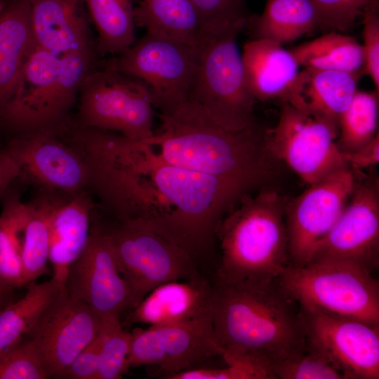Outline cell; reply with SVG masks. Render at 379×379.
Instances as JSON below:
<instances>
[{"label":"cell","instance_id":"obj_34","mask_svg":"<svg viewBox=\"0 0 379 379\" xmlns=\"http://www.w3.org/2000/svg\"><path fill=\"white\" fill-rule=\"evenodd\" d=\"M100 362L96 379H119L130 368L128 357L131 333L124 328L121 318L102 320L99 331Z\"/></svg>","mask_w":379,"mask_h":379},{"label":"cell","instance_id":"obj_27","mask_svg":"<svg viewBox=\"0 0 379 379\" xmlns=\"http://www.w3.org/2000/svg\"><path fill=\"white\" fill-rule=\"evenodd\" d=\"M98 33L99 57L120 55L136 41L133 0H84Z\"/></svg>","mask_w":379,"mask_h":379},{"label":"cell","instance_id":"obj_42","mask_svg":"<svg viewBox=\"0 0 379 379\" xmlns=\"http://www.w3.org/2000/svg\"><path fill=\"white\" fill-rule=\"evenodd\" d=\"M20 167L8 149L6 147L0 150V195L14 180L20 178Z\"/></svg>","mask_w":379,"mask_h":379},{"label":"cell","instance_id":"obj_6","mask_svg":"<svg viewBox=\"0 0 379 379\" xmlns=\"http://www.w3.org/2000/svg\"><path fill=\"white\" fill-rule=\"evenodd\" d=\"M277 282L301 309L379 325V281L356 263L321 260L288 265Z\"/></svg>","mask_w":379,"mask_h":379},{"label":"cell","instance_id":"obj_38","mask_svg":"<svg viewBox=\"0 0 379 379\" xmlns=\"http://www.w3.org/2000/svg\"><path fill=\"white\" fill-rule=\"evenodd\" d=\"M222 368L194 367L167 375L168 379H274L268 371L253 364L234 361Z\"/></svg>","mask_w":379,"mask_h":379},{"label":"cell","instance_id":"obj_12","mask_svg":"<svg viewBox=\"0 0 379 379\" xmlns=\"http://www.w3.org/2000/svg\"><path fill=\"white\" fill-rule=\"evenodd\" d=\"M354 172L344 167L309 185L286 206L289 265L307 263L318 244L333 227L356 184Z\"/></svg>","mask_w":379,"mask_h":379},{"label":"cell","instance_id":"obj_13","mask_svg":"<svg viewBox=\"0 0 379 379\" xmlns=\"http://www.w3.org/2000/svg\"><path fill=\"white\" fill-rule=\"evenodd\" d=\"M306 345L345 379L379 378V325L300 308Z\"/></svg>","mask_w":379,"mask_h":379},{"label":"cell","instance_id":"obj_15","mask_svg":"<svg viewBox=\"0 0 379 379\" xmlns=\"http://www.w3.org/2000/svg\"><path fill=\"white\" fill-rule=\"evenodd\" d=\"M65 287L102 320L121 318L133 309L130 288L121 274L107 231L91 226L87 245L70 266Z\"/></svg>","mask_w":379,"mask_h":379},{"label":"cell","instance_id":"obj_20","mask_svg":"<svg viewBox=\"0 0 379 379\" xmlns=\"http://www.w3.org/2000/svg\"><path fill=\"white\" fill-rule=\"evenodd\" d=\"M37 46L58 55L96 53L84 0H29ZM98 55V54H97Z\"/></svg>","mask_w":379,"mask_h":379},{"label":"cell","instance_id":"obj_9","mask_svg":"<svg viewBox=\"0 0 379 379\" xmlns=\"http://www.w3.org/2000/svg\"><path fill=\"white\" fill-rule=\"evenodd\" d=\"M107 232L121 274L130 288L133 309L162 284L201 277L195 259L142 220H120Z\"/></svg>","mask_w":379,"mask_h":379},{"label":"cell","instance_id":"obj_43","mask_svg":"<svg viewBox=\"0 0 379 379\" xmlns=\"http://www.w3.org/2000/svg\"><path fill=\"white\" fill-rule=\"evenodd\" d=\"M12 290L0 286V298H7L8 294Z\"/></svg>","mask_w":379,"mask_h":379},{"label":"cell","instance_id":"obj_24","mask_svg":"<svg viewBox=\"0 0 379 379\" xmlns=\"http://www.w3.org/2000/svg\"><path fill=\"white\" fill-rule=\"evenodd\" d=\"M361 75L305 68L299 74L298 88L306 111L338 131L340 117L355 95Z\"/></svg>","mask_w":379,"mask_h":379},{"label":"cell","instance_id":"obj_45","mask_svg":"<svg viewBox=\"0 0 379 379\" xmlns=\"http://www.w3.org/2000/svg\"><path fill=\"white\" fill-rule=\"evenodd\" d=\"M5 299L6 298H0V310L6 305L5 304Z\"/></svg>","mask_w":379,"mask_h":379},{"label":"cell","instance_id":"obj_46","mask_svg":"<svg viewBox=\"0 0 379 379\" xmlns=\"http://www.w3.org/2000/svg\"></svg>","mask_w":379,"mask_h":379},{"label":"cell","instance_id":"obj_16","mask_svg":"<svg viewBox=\"0 0 379 379\" xmlns=\"http://www.w3.org/2000/svg\"><path fill=\"white\" fill-rule=\"evenodd\" d=\"M102 319L64 286L26 335L48 378H59L74 357L98 334Z\"/></svg>","mask_w":379,"mask_h":379},{"label":"cell","instance_id":"obj_33","mask_svg":"<svg viewBox=\"0 0 379 379\" xmlns=\"http://www.w3.org/2000/svg\"><path fill=\"white\" fill-rule=\"evenodd\" d=\"M206 35L239 34L253 15L247 0H190Z\"/></svg>","mask_w":379,"mask_h":379},{"label":"cell","instance_id":"obj_30","mask_svg":"<svg viewBox=\"0 0 379 379\" xmlns=\"http://www.w3.org/2000/svg\"><path fill=\"white\" fill-rule=\"evenodd\" d=\"M53 201L26 204L22 230L21 260L26 284L48 272L50 241V214Z\"/></svg>","mask_w":379,"mask_h":379},{"label":"cell","instance_id":"obj_5","mask_svg":"<svg viewBox=\"0 0 379 379\" xmlns=\"http://www.w3.org/2000/svg\"><path fill=\"white\" fill-rule=\"evenodd\" d=\"M98 59L95 53L58 55L38 46L0 112V122L19 135L69 133L73 127L70 112L86 77L98 66Z\"/></svg>","mask_w":379,"mask_h":379},{"label":"cell","instance_id":"obj_28","mask_svg":"<svg viewBox=\"0 0 379 379\" xmlns=\"http://www.w3.org/2000/svg\"><path fill=\"white\" fill-rule=\"evenodd\" d=\"M300 66L313 69L363 74L362 45L347 34L331 32L290 50Z\"/></svg>","mask_w":379,"mask_h":379},{"label":"cell","instance_id":"obj_37","mask_svg":"<svg viewBox=\"0 0 379 379\" xmlns=\"http://www.w3.org/2000/svg\"><path fill=\"white\" fill-rule=\"evenodd\" d=\"M316 9L323 28L340 32L352 29L364 11L378 0H308Z\"/></svg>","mask_w":379,"mask_h":379},{"label":"cell","instance_id":"obj_19","mask_svg":"<svg viewBox=\"0 0 379 379\" xmlns=\"http://www.w3.org/2000/svg\"><path fill=\"white\" fill-rule=\"evenodd\" d=\"M241 57L246 82L255 100L275 99L306 111L298 88L300 65L290 50L253 39L244 44Z\"/></svg>","mask_w":379,"mask_h":379},{"label":"cell","instance_id":"obj_25","mask_svg":"<svg viewBox=\"0 0 379 379\" xmlns=\"http://www.w3.org/2000/svg\"><path fill=\"white\" fill-rule=\"evenodd\" d=\"M247 27L253 39L281 45L323 28L316 9L308 0H266L262 13L253 15Z\"/></svg>","mask_w":379,"mask_h":379},{"label":"cell","instance_id":"obj_29","mask_svg":"<svg viewBox=\"0 0 379 379\" xmlns=\"http://www.w3.org/2000/svg\"><path fill=\"white\" fill-rule=\"evenodd\" d=\"M26 293L20 300L0 310V353L21 340L64 287L52 279L27 284Z\"/></svg>","mask_w":379,"mask_h":379},{"label":"cell","instance_id":"obj_21","mask_svg":"<svg viewBox=\"0 0 379 379\" xmlns=\"http://www.w3.org/2000/svg\"><path fill=\"white\" fill-rule=\"evenodd\" d=\"M213 286L204 277L171 281L150 291L130 312L126 326H147L190 320L212 311Z\"/></svg>","mask_w":379,"mask_h":379},{"label":"cell","instance_id":"obj_1","mask_svg":"<svg viewBox=\"0 0 379 379\" xmlns=\"http://www.w3.org/2000/svg\"><path fill=\"white\" fill-rule=\"evenodd\" d=\"M72 133L102 205L119 220L143 221L194 259L211 248L220 221L252 191L171 164L142 140L79 126Z\"/></svg>","mask_w":379,"mask_h":379},{"label":"cell","instance_id":"obj_44","mask_svg":"<svg viewBox=\"0 0 379 379\" xmlns=\"http://www.w3.org/2000/svg\"><path fill=\"white\" fill-rule=\"evenodd\" d=\"M8 1V0H0V11L2 10V8L4 7V6L6 4V3Z\"/></svg>","mask_w":379,"mask_h":379},{"label":"cell","instance_id":"obj_32","mask_svg":"<svg viewBox=\"0 0 379 379\" xmlns=\"http://www.w3.org/2000/svg\"><path fill=\"white\" fill-rule=\"evenodd\" d=\"M378 94L357 90L340 116L337 145L342 152L359 148L378 133Z\"/></svg>","mask_w":379,"mask_h":379},{"label":"cell","instance_id":"obj_23","mask_svg":"<svg viewBox=\"0 0 379 379\" xmlns=\"http://www.w3.org/2000/svg\"><path fill=\"white\" fill-rule=\"evenodd\" d=\"M37 47L29 0H9L0 11V112Z\"/></svg>","mask_w":379,"mask_h":379},{"label":"cell","instance_id":"obj_4","mask_svg":"<svg viewBox=\"0 0 379 379\" xmlns=\"http://www.w3.org/2000/svg\"><path fill=\"white\" fill-rule=\"evenodd\" d=\"M286 204L274 190L244 194L220 221L215 280L230 284L274 281L289 265Z\"/></svg>","mask_w":379,"mask_h":379},{"label":"cell","instance_id":"obj_10","mask_svg":"<svg viewBox=\"0 0 379 379\" xmlns=\"http://www.w3.org/2000/svg\"><path fill=\"white\" fill-rule=\"evenodd\" d=\"M197 47L147 32L125 52L100 64L142 81L154 107L166 112L187 100Z\"/></svg>","mask_w":379,"mask_h":379},{"label":"cell","instance_id":"obj_22","mask_svg":"<svg viewBox=\"0 0 379 379\" xmlns=\"http://www.w3.org/2000/svg\"><path fill=\"white\" fill-rule=\"evenodd\" d=\"M94 204L83 191L65 202L53 201L50 214L48 260L52 279L65 286L70 266L85 249L91 232Z\"/></svg>","mask_w":379,"mask_h":379},{"label":"cell","instance_id":"obj_17","mask_svg":"<svg viewBox=\"0 0 379 379\" xmlns=\"http://www.w3.org/2000/svg\"><path fill=\"white\" fill-rule=\"evenodd\" d=\"M349 261L373 272L379 264L378 184L359 183L338 219L314 250L310 261Z\"/></svg>","mask_w":379,"mask_h":379},{"label":"cell","instance_id":"obj_3","mask_svg":"<svg viewBox=\"0 0 379 379\" xmlns=\"http://www.w3.org/2000/svg\"><path fill=\"white\" fill-rule=\"evenodd\" d=\"M159 117V129L142 141L168 163L253 190L270 178L271 155L257 123L241 131L227 130L188 99Z\"/></svg>","mask_w":379,"mask_h":379},{"label":"cell","instance_id":"obj_8","mask_svg":"<svg viewBox=\"0 0 379 379\" xmlns=\"http://www.w3.org/2000/svg\"><path fill=\"white\" fill-rule=\"evenodd\" d=\"M74 126L115 132L131 140L153 136L154 105L142 81L100 63L86 77Z\"/></svg>","mask_w":379,"mask_h":379},{"label":"cell","instance_id":"obj_11","mask_svg":"<svg viewBox=\"0 0 379 379\" xmlns=\"http://www.w3.org/2000/svg\"><path fill=\"white\" fill-rule=\"evenodd\" d=\"M280 103L277 124L264 134L272 157L308 185L347 166L337 145L336 129L288 102Z\"/></svg>","mask_w":379,"mask_h":379},{"label":"cell","instance_id":"obj_35","mask_svg":"<svg viewBox=\"0 0 379 379\" xmlns=\"http://www.w3.org/2000/svg\"><path fill=\"white\" fill-rule=\"evenodd\" d=\"M272 373L276 379H345L338 369L307 345L272 368Z\"/></svg>","mask_w":379,"mask_h":379},{"label":"cell","instance_id":"obj_41","mask_svg":"<svg viewBox=\"0 0 379 379\" xmlns=\"http://www.w3.org/2000/svg\"><path fill=\"white\" fill-rule=\"evenodd\" d=\"M342 153L346 165L352 171L375 166L379 163V133L359 148Z\"/></svg>","mask_w":379,"mask_h":379},{"label":"cell","instance_id":"obj_40","mask_svg":"<svg viewBox=\"0 0 379 379\" xmlns=\"http://www.w3.org/2000/svg\"><path fill=\"white\" fill-rule=\"evenodd\" d=\"M100 338L97 336L72 361L59 378L96 379L100 362Z\"/></svg>","mask_w":379,"mask_h":379},{"label":"cell","instance_id":"obj_14","mask_svg":"<svg viewBox=\"0 0 379 379\" xmlns=\"http://www.w3.org/2000/svg\"><path fill=\"white\" fill-rule=\"evenodd\" d=\"M131 333L130 367L154 365L167 376L221 356L214 336L212 311L180 322L135 327Z\"/></svg>","mask_w":379,"mask_h":379},{"label":"cell","instance_id":"obj_18","mask_svg":"<svg viewBox=\"0 0 379 379\" xmlns=\"http://www.w3.org/2000/svg\"><path fill=\"white\" fill-rule=\"evenodd\" d=\"M6 148L18 161L21 173L39 185L76 195L88 186L86 159L49 133H31L13 139Z\"/></svg>","mask_w":379,"mask_h":379},{"label":"cell","instance_id":"obj_26","mask_svg":"<svg viewBox=\"0 0 379 379\" xmlns=\"http://www.w3.org/2000/svg\"><path fill=\"white\" fill-rule=\"evenodd\" d=\"M135 26L147 32L198 46L207 36L190 0H140Z\"/></svg>","mask_w":379,"mask_h":379},{"label":"cell","instance_id":"obj_36","mask_svg":"<svg viewBox=\"0 0 379 379\" xmlns=\"http://www.w3.org/2000/svg\"><path fill=\"white\" fill-rule=\"evenodd\" d=\"M49 378L34 345L29 338L0 353V379Z\"/></svg>","mask_w":379,"mask_h":379},{"label":"cell","instance_id":"obj_2","mask_svg":"<svg viewBox=\"0 0 379 379\" xmlns=\"http://www.w3.org/2000/svg\"><path fill=\"white\" fill-rule=\"evenodd\" d=\"M212 317L215 339L227 364L248 363L273 376L272 368L306 346L300 307L277 279L249 285L215 280Z\"/></svg>","mask_w":379,"mask_h":379},{"label":"cell","instance_id":"obj_7","mask_svg":"<svg viewBox=\"0 0 379 379\" xmlns=\"http://www.w3.org/2000/svg\"><path fill=\"white\" fill-rule=\"evenodd\" d=\"M237 36L207 35L198 46L187 97L217 124L234 131L256 124L255 99L246 82Z\"/></svg>","mask_w":379,"mask_h":379},{"label":"cell","instance_id":"obj_31","mask_svg":"<svg viewBox=\"0 0 379 379\" xmlns=\"http://www.w3.org/2000/svg\"><path fill=\"white\" fill-rule=\"evenodd\" d=\"M26 204L8 198L0 214V286L10 290L26 286L21 260L22 230Z\"/></svg>","mask_w":379,"mask_h":379},{"label":"cell","instance_id":"obj_39","mask_svg":"<svg viewBox=\"0 0 379 379\" xmlns=\"http://www.w3.org/2000/svg\"><path fill=\"white\" fill-rule=\"evenodd\" d=\"M379 4L368 6L364 12L362 45L364 54L363 74L368 76L379 93Z\"/></svg>","mask_w":379,"mask_h":379}]
</instances>
